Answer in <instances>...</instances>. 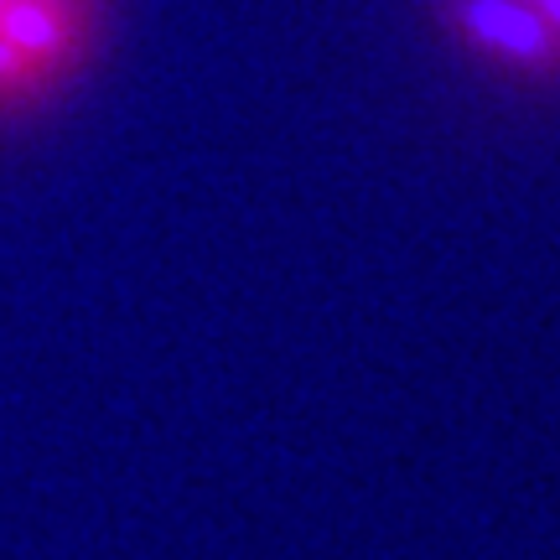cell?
Returning <instances> with one entry per match:
<instances>
[{"mask_svg":"<svg viewBox=\"0 0 560 560\" xmlns=\"http://www.w3.org/2000/svg\"><path fill=\"white\" fill-rule=\"evenodd\" d=\"M529 5H535V16H540L545 26L560 37V0H529Z\"/></svg>","mask_w":560,"mask_h":560,"instance_id":"cell-3","label":"cell"},{"mask_svg":"<svg viewBox=\"0 0 560 560\" xmlns=\"http://www.w3.org/2000/svg\"><path fill=\"white\" fill-rule=\"evenodd\" d=\"M441 21L482 58L529 79H560V37L529 0H441Z\"/></svg>","mask_w":560,"mask_h":560,"instance_id":"cell-2","label":"cell"},{"mask_svg":"<svg viewBox=\"0 0 560 560\" xmlns=\"http://www.w3.org/2000/svg\"><path fill=\"white\" fill-rule=\"evenodd\" d=\"M104 0H0V130L47 115L89 73Z\"/></svg>","mask_w":560,"mask_h":560,"instance_id":"cell-1","label":"cell"}]
</instances>
